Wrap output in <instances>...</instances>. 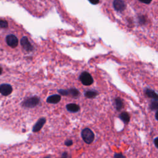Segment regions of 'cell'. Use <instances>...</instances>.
<instances>
[{"mask_svg":"<svg viewBox=\"0 0 158 158\" xmlns=\"http://www.w3.org/2000/svg\"><path fill=\"white\" fill-rule=\"evenodd\" d=\"M81 137L84 141L87 144H91L95 139V135L92 130L89 128H85L81 132Z\"/></svg>","mask_w":158,"mask_h":158,"instance_id":"cell-1","label":"cell"},{"mask_svg":"<svg viewBox=\"0 0 158 158\" xmlns=\"http://www.w3.org/2000/svg\"><path fill=\"white\" fill-rule=\"evenodd\" d=\"M40 103V99L37 96H33L26 99L22 103V106L27 108H32L37 106Z\"/></svg>","mask_w":158,"mask_h":158,"instance_id":"cell-2","label":"cell"},{"mask_svg":"<svg viewBox=\"0 0 158 158\" xmlns=\"http://www.w3.org/2000/svg\"><path fill=\"white\" fill-rule=\"evenodd\" d=\"M79 79L83 85L85 86L91 85L93 83V79L91 74L87 72H84L80 75Z\"/></svg>","mask_w":158,"mask_h":158,"instance_id":"cell-3","label":"cell"},{"mask_svg":"<svg viewBox=\"0 0 158 158\" xmlns=\"http://www.w3.org/2000/svg\"><path fill=\"white\" fill-rule=\"evenodd\" d=\"M113 7L117 11H123L126 8V4L125 1L122 0H115L113 1Z\"/></svg>","mask_w":158,"mask_h":158,"instance_id":"cell-4","label":"cell"},{"mask_svg":"<svg viewBox=\"0 0 158 158\" xmlns=\"http://www.w3.org/2000/svg\"><path fill=\"white\" fill-rule=\"evenodd\" d=\"M7 44L12 48H16L18 45V39L14 35H9L6 37Z\"/></svg>","mask_w":158,"mask_h":158,"instance_id":"cell-5","label":"cell"},{"mask_svg":"<svg viewBox=\"0 0 158 158\" xmlns=\"http://www.w3.org/2000/svg\"><path fill=\"white\" fill-rule=\"evenodd\" d=\"M13 91V88L9 84H2L0 86V93L3 96H8Z\"/></svg>","mask_w":158,"mask_h":158,"instance_id":"cell-6","label":"cell"},{"mask_svg":"<svg viewBox=\"0 0 158 158\" xmlns=\"http://www.w3.org/2000/svg\"><path fill=\"white\" fill-rule=\"evenodd\" d=\"M21 45L24 49L27 51H32L33 50V46L31 45V43L29 42L28 39L26 37H22L21 40Z\"/></svg>","mask_w":158,"mask_h":158,"instance_id":"cell-7","label":"cell"},{"mask_svg":"<svg viewBox=\"0 0 158 158\" xmlns=\"http://www.w3.org/2000/svg\"><path fill=\"white\" fill-rule=\"evenodd\" d=\"M46 122V119L44 118H42L40 119L34 125L33 127V132H39L41 129H42L43 125H45Z\"/></svg>","mask_w":158,"mask_h":158,"instance_id":"cell-8","label":"cell"},{"mask_svg":"<svg viewBox=\"0 0 158 158\" xmlns=\"http://www.w3.org/2000/svg\"><path fill=\"white\" fill-rule=\"evenodd\" d=\"M66 109L71 113H77L80 110V106L77 104L70 103L67 104Z\"/></svg>","mask_w":158,"mask_h":158,"instance_id":"cell-9","label":"cell"},{"mask_svg":"<svg viewBox=\"0 0 158 158\" xmlns=\"http://www.w3.org/2000/svg\"><path fill=\"white\" fill-rule=\"evenodd\" d=\"M61 100V96L59 95H54L49 96L47 98V103H51V104H56L59 103Z\"/></svg>","mask_w":158,"mask_h":158,"instance_id":"cell-10","label":"cell"},{"mask_svg":"<svg viewBox=\"0 0 158 158\" xmlns=\"http://www.w3.org/2000/svg\"><path fill=\"white\" fill-rule=\"evenodd\" d=\"M145 93L146 95H147V96H148L149 98H151L152 99H154V100H157L158 98V96L157 95V93L149 89H147L145 90Z\"/></svg>","mask_w":158,"mask_h":158,"instance_id":"cell-11","label":"cell"},{"mask_svg":"<svg viewBox=\"0 0 158 158\" xmlns=\"http://www.w3.org/2000/svg\"><path fill=\"white\" fill-rule=\"evenodd\" d=\"M119 118L126 124L130 121V115L127 112L122 113L119 115Z\"/></svg>","mask_w":158,"mask_h":158,"instance_id":"cell-12","label":"cell"},{"mask_svg":"<svg viewBox=\"0 0 158 158\" xmlns=\"http://www.w3.org/2000/svg\"><path fill=\"white\" fill-rule=\"evenodd\" d=\"M115 107L118 111H120L124 106V103L120 98H116L115 99Z\"/></svg>","mask_w":158,"mask_h":158,"instance_id":"cell-13","label":"cell"},{"mask_svg":"<svg viewBox=\"0 0 158 158\" xmlns=\"http://www.w3.org/2000/svg\"><path fill=\"white\" fill-rule=\"evenodd\" d=\"M98 95L96 91H87L85 93V96L88 98H95Z\"/></svg>","mask_w":158,"mask_h":158,"instance_id":"cell-14","label":"cell"},{"mask_svg":"<svg viewBox=\"0 0 158 158\" xmlns=\"http://www.w3.org/2000/svg\"><path fill=\"white\" fill-rule=\"evenodd\" d=\"M69 95H71L73 97L78 96L79 95V91L76 89H71L68 90Z\"/></svg>","mask_w":158,"mask_h":158,"instance_id":"cell-15","label":"cell"},{"mask_svg":"<svg viewBox=\"0 0 158 158\" xmlns=\"http://www.w3.org/2000/svg\"><path fill=\"white\" fill-rule=\"evenodd\" d=\"M158 108V103L157 100H154L153 102L151 103L150 105V108L151 110H157Z\"/></svg>","mask_w":158,"mask_h":158,"instance_id":"cell-16","label":"cell"},{"mask_svg":"<svg viewBox=\"0 0 158 158\" xmlns=\"http://www.w3.org/2000/svg\"><path fill=\"white\" fill-rule=\"evenodd\" d=\"M8 27V23L6 21L0 19V28H6Z\"/></svg>","mask_w":158,"mask_h":158,"instance_id":"cell-17","label":"cell"},{"mask_svg":"<svg viewBox=\"0 0 158 158\" xmlns=\"http://www.w3.org/2000/svg\"><path fill=\"white\" fill-rule=\"evenodd\" d=\"M60 94L64 95V96H67L69 95V91L68 90H59L57 91Z\"/></svg>","mask_w":158,"mask_h":158,"instance_id":"cell-18","label":"cell"},{"mask_svg":"<svg viewBox=\"0 0 158 158\" xmlns=\"http://www.w3.org/2000/svg\"><path fill=\"white\" fill-rule=\"evenodd\" d=\"M114 158H125V157L121 153H115Z\"/></svg>","mask_w":158,"mask_h":158,"instance_id":"cell-19","label":"cell"},{"mask_svg":"<svg viewBox=\"0 0 158 158\" xmlns=\"http://www.w3.org/2000/svg\"><path fill=\"white\" fill-rule=\"evenodd\" d=\"M64 144H65L66 146H70L73 145V142L71 140H67L65 142V143H64Z\"/></svg>","mask_w":158,"mask_h":158,"instance_id":"cell-20","label":"cell"},{"mask_svg":"<svg viewBox=\"0 0 158 158\" xmlns=\"http://www.w3.org/2000/svg\"><path fill=\"white\" fill-rule=\"evenodd\" d=\"M67 157H68L67 153H66V152H64V153H62V156L61 158H67Z\"/></svg>","mask_w":158,"mask_h":158,"instance_id":"cell-21","label":"cell"},{"mask_svg":"<svg viewBox=\"0 0 158 158\" xmlns=\"http://www.w3.org/2000/svg\"><path fill=\"white\" fill-rule=\"evenodd\" d=\"M140 23H142V24H143V23H145V18H144V17H143V16H142V17H141V18L140 19Z\"/></svg>","mask_w":158,"mask_h":158,"instance_id":"cell-22","label":"cell"},{"mask_svg":"<svg viewBox=\"0 0 158 158\" xmlns=\"http://www.w3.org/2000/svg\"><path fill=\"white\" fill-rule=\"evenodd\" d=\"M157 140V138L156 137V138L154 140V145H155L156 147L157 148V143H156Z\"/></svg>","mask_w":158,"mask_h":158,"instance_id":"cell-23","label":"cell"},{"mask_svg":"<svg viewBox=\"0 0 158 158\" xmlns=\"http://www.w3.org/2000/svg\"><path fill=\"white\" fill-rule=\"evenodd\" d=\"M99 1H90V3H91V4H98V3H99Z\"/></svg>","mask_w":158,"mask_h":158,"instance_id":"cell-24","label":"cell"},{"mask_svg":"<svg viewBox=\"0 0 158 158\" xmlns=\"http://www.w3.org/2000/svg\"><path fill=\"white\" fill-rule=\"evenodd\" d=\"M155 118H156V119L157 120V111H156V113L155 114Z\"/></svg>","mask_w":158,"mask_h":158,"instance_id":"cell-25","label":"cell"},{"mask_svg":"<svg viewBox=\"0 0 158 158\" xmlns=\"http://www.w3.org/2000/svg\"><path fill=\"white\" fill-rule=\"evenodd\" d=\"M1 73H2V69L0 67V75L1 74Z\"/></svg>","mask_w":158,"mask_h":158,"instance_id":"cell-26","label":"cell"},{"mask_svg":"<svg viewBox=\"0 0 158 158\" xmlns=\"http://www.w3.org/2000/svg\"><path fill=\"white\" fill-rule=\"evenodd\" d=\"M44 158H50V156H46V157H44Z\"/></svg>","mask_w":158,"mask_h":158,"instance_id":"cell-27","label":"cell"}]
</instances>
